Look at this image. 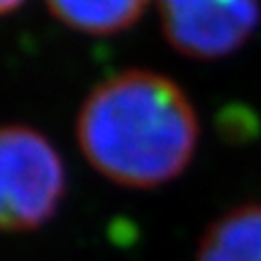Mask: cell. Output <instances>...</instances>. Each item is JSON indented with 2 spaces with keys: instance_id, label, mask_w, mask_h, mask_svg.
Returning a JSON list of instances; mask_svg holds the SVG:
<instances>
[{
  "instance_id": "6da1fadb",
  "label": "cell",
  "mask_w": 261,
  "mask_h": 261,
  "mask_svg": "<svg viewBox=\"0 0 261 261\" xmlns=\"http://www.w3.org/2000/svg\"><path fill=\"white\" fill-rule=\"evenodd\" d=\"M81 152L109 181L148 190L190 166L198 118L190 98L168 76L128 70L102 81L76 116Z\"/></svg>"
},
{
  "instance_id": "7a4b0ae2",
  "label": "cell",
  "mask_w": 261,
  "mask_h": 261,
  "mask_svg": "<svg viewBox=\"0 0 261 261\" xmlns=\"http://www.w3.org/2000/svg\"><path fill=\"white\" fill-rule=\"evenodd\" d=\"M65 192L59 152L39 130L9 124L0 135V222L27 233L55 216Z\"/></svg>"
},
{
  "instance_id": "3957f363",
  "label": "cell",
  "mask_w": 261,
  "mask_h": 261,
  "mask_svg": "<svg viewBox=\"0 0 261 261\" xmlns=\"http://www.w3.org/2000/svg\"><path fill=\"white\" fill-rule=\"evenodd\" d=\"M168 42L192 59H220L248 42L259 24V0H159Z\"/></svg>"
},
{
  "instance_id": "277c9868",
  "label": "cell",
  "mask_w": 261,
  "mask_h": 261,
  "mask_svg": "<svg viewBox=\"0 0 261 261\" xmlns=\"http://www.w3.org/2000/svg\"><path fill=\"white\" fill-rule=\"evenodd\" d=\"M196 261H261V205L235 207L214 220Z\"/></svg>"
},
{
  "instance_id": "5b68a950",
  "label": "cell",
  "mask_w": 261,
  "mask_h": 261,
  "mask_svg": "<svg viewBox=\"0 0 261 261\" xmlns=\"http://www.w3.org/2000/svg\"><path fill=\"white\" fill-rule=\"evenodd\" d=\"M57 20L87 35H113L140 20L148 0H46Z\"/></svg>"
},
{
  "instance_id": "8992f818",
  "label": "cell",
  "mask_w": 261,
  "mask_h": 261,
  "mask_svg": "<svg viewBox=\"0 0 261 261\" xmlns=\"http://www.w3.org/2000/svg\"><path fill=\"white\" fill-rule=\"evenodd\" d=\"M27 0H0V9H3V13H11L15 11L18 7H22Z\"/></svg>"
}]
</instances>
